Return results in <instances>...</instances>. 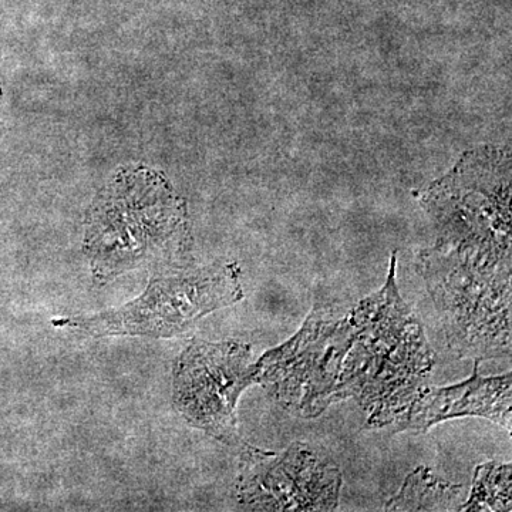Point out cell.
Returning a JSON list of instances; mask_svg holds the SVG:
<instances>
[{"label":"cell","mask_w":512,"mask_h":512,"mask_svg":"<svg viewBox=\"0 0 512 512\" xmlns=\"http://www.w3.org/2000/svg\"><path fill=\"white\" fill-rule=\"evenodd\" d=\"M424 276L450 348L460 356H510L511 266L433 249L421 256Z\"/></svg>","instance_id":"1"},{"label":"cell","mask_w":512,"mask_h":512,"mask_svg":"<svg viewBox=\"0 0 512 512\" xmlns=\"http://www.w3.org/2000/svg\"><path fill=\"white\" fill-rule=\"evenodd\" d=\"M244 298L241 271L234 264L175 268L151 278L146 291L117 309L92 316L53 319L57 328L92 336L173 338L198 320Z\"/></svg>","instance_id":"2"},{"label":"cell","mask_w":512,"mask_h":512,"mask_svg":"<svg viewBox=\"0 0 512 512\" xmlns=\"http://www.w3.org/2000/svg\"><path fill=\"white\" fill-rule=\"evenodd\" d=\"M187 247L184 208L170 192L116 188L90 214L86 252L99 285L164 258L174 261Z\"/></svg>","instance_id":"3"},{"label":"cell","mask_w":512,"mask_h":512,"mask_svg":"<svg viewBox=\"0 0 512 512\" xmlns=\"http://www.w3.org/2000/svg\"><path fill=\"white\" fill-rule=\"evenodd\" d=\"M256 383L251 346L235 340H192L174 366V403L185 420L208 436L242 444L237 404L242 392Z\"/></svg>","instance_id":"4"},{"label":"cell","mask_w":512,"mask_h":512,"mask_svg":"<svg viewBox=\"0 0 512 512\" xmlns=\"http://www.w3.org/2000/svg\"><path fill=\"white\" fill-rule=\"evenodd\" d=\"M340 488L339 468L306 444L276 454L242 443L237 498L249 510L335 511Z\"/></svg>","instance_id":"5"},{"label":"cell","mask_w":512,"mask_h":512,"mask_svg":"<svg viewBox=\"0 0 512 512\" xmlns=\"http://www.w3.org/2000/svg\"><path fill=\"white\" fill-rule=\"evenodd\" d=\"M480 360L466 382L446 389L417 392L397 413L396 430L427 431L453 417L478 416L511 431V375L481 377Z\"/></svg>","instance_id":"6"},{"label":"cell","mask_w":512,"mask_h":512,"mask_svg":"<svg viewBox=\"0 0 512 512\" xmlns=\"http://www.w3.org/2000/svg\"><path fill=\"white\" fill-rule=\"evenodd\" d=\"M463 487L434 476L426 467L417 468L402 490L386 504L387 511L460 510Z\"/></svg>","instance_id":"7"},{"label":"cell","mask_w":512,"mask_h":512,"mask_svg":"<svg viewBox=\"0 0 512 512\" xmlns=\"http://www.w3.org/2000/svg\"><path fill=\"white\" fill-rule=\"evenodd\" d=\"M463 511H510L511 466L488 463L477 468L470 500Z\"/></svg>","instance_id":"8"}]
</instances>
